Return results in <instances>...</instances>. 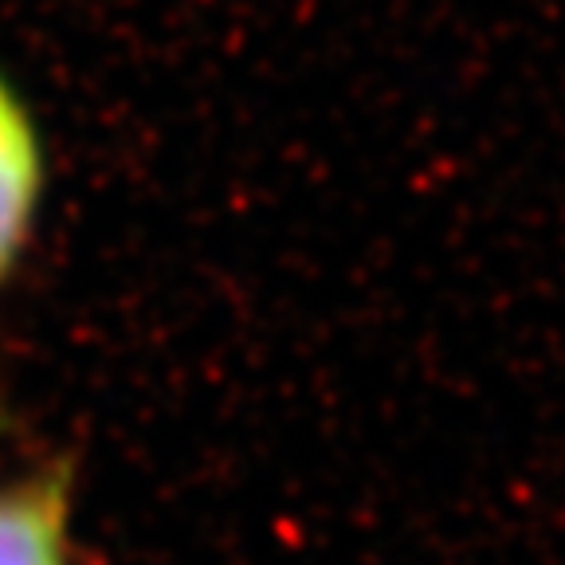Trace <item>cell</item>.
<instances>
[{"mask_svg": "<svg viewBox=\"0 0 565 565\" xmlns=\"http://www.w3.org/2000/svg\"><path fill=\"white\" fill-rule=\"evenodd\" d=\"M75 451H52L0 479V565H75Z\"/></svg>", "mask_w": 565, "mask_h": 565, "instance_id": "6da1fadb", "label": "cell"}, {"mask_svg": "<svg viewBox=\"0 0 565 565\" xmlns=\"http://www.w3.org/2000/svg\"><path fill=\"white\" fill-rule=\"evenodd\" d=\"M47 201V146L32 106L0 71V295L17 282Z\"/></svg>", "mask_w": 565, "mask_h": 565, "instance_id": "7a4b0ae2", "label": "cell"}, {"mask_svg": "<svg viewBox=\"0 0 565 565\" xmlns=\"http://www.w3.org/2000/svg\"><path fill=\"white\" fill-rule=\"evenodd\" d=\"M4 424H9V408L0 405V433H4Z\"/></svg>", "mask_w": 565, "mask_h": 565, "instance_id": "3957f363", "label": "cell"}]
</instances>
